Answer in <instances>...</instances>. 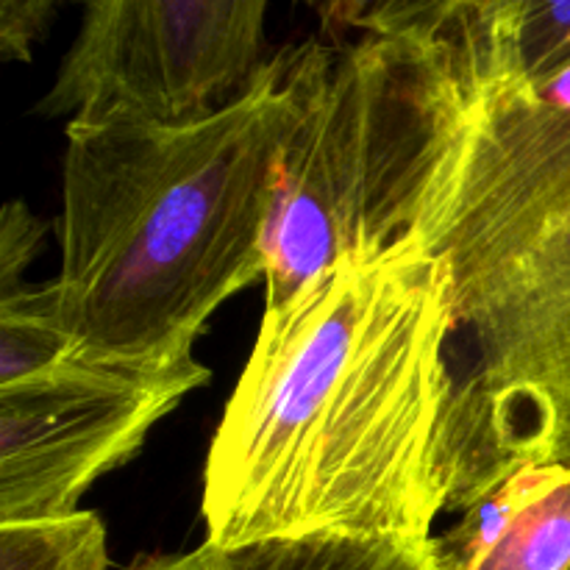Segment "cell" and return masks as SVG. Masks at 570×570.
Here are the masks:
<instances>
[{"mask_svg": "<svg viewBox=\"0 0 570 570\" xmlns=\"http://www.w3.org/2000/svg\"><path fill=\"white\" fill-rule=\"evenodd\" d=\"M454 340V271L421 234L265 309L206 456V543L432 540L456 490Z\"/></svg>", "mask_w": 570, "mask_h": 570, "instance_id": "obj_1", "label": "cell"}, {"mask_svg": "<svg viewBox=\"0 0 570 570\" xmlns=\"http://www.w3.org/2000/svg\"><path fill=\"white\" fill-rule=\"evenodd\" d=\"M293 115L276 56L237 100L195 122L67 126L50 289L76 356L181 365L209 317L265 282V228Z\"/></svg>", "mask_w": 570, "mask_h": 570, "instance_id": "obj_2", "label": "cell"}, {"mask_svg": "<svg viewBox=\"0 0 570 570\" xmlns=\"http://www.w3.org/2000/svg\"><path fill=\"white\" fill-rule=\"evenodd\" d=\"M412 234L454 271V512L570 462V111L515 61L473 87Z\"/></svg>", "mask_w": 570, "mask_h": 570, "instance_id": "obj_3", "label": "cell"}, {"mask_svg": "<svg viewBox=\"0 0 570 570\" xmlns=\"http://www.w3.org/2000/svg\"><path fill=\"white\" fill-rule=\"evenodd\" d=\"M340 9L360 39L278 53L295 115L265 228V309L343 256L412 234L471 111L482 0Z\"/></svg>", "mask_w": 570, "mask_h": 570, "instance_id": "obj_4", "label": "cell"}, {"mask_svg": "<svg viewBox=\"0 0 570 570\" xmlns=\"http://www.w3.org/2000/svg\"><path fill=\"white\" fill-rule=\"evenodd\" d=\"M262 0H98L37 115L67 126H184L237 100L265 61Z\"/></svg>", "mask_w": 570, "mask_h": 570, "instance_id": "obj_5", "label": "cell"}, {"mask_svg": "<svg viewBox=\"0 0 570 570\" xmlns=\"http://www.w3.org/2000/svg\"><path fill=\"white\" fill-rule=\"evenodd\" d=\"M209 379L198 360L128 367L72 356L0 390V523L78 512V501Z\"/></svg>", "mask_w": 570, "mask_h": 570, "instance_id": "obj_6", "label": "cell"}, {"mask_svg": "<svg viewBox=\"0 0 570 570\" xmlns=\"http://www.w3.org/2000/svg\"><path fill=\"white\" fill-rule=\"evenodd\" d=\"M434 546L440 570H570V462L521 465Z\"/></svg>", "mask_w": 570, "mask_h": 570, "instance_id": "obj_7", "label": "cell"}, {"mask_svg": "<svg viewBox=\"0 0 570 570\" xmlns=\"http://www.w3.org/2000/svg\"><path fill=\"white\" fill-rule=\"evenodd\" d=\"M226 570H440L432 540L301 538L223 551Z\"/></svg>", "mask_w": 570, "mask_h": 570, "instance_id": "obj_8", "label": "cell"}, {"mask_svg": "<svg viewBox=\"0 0 570 570\" xmlns=\"http://www.w3.org/2000/svg\"><path fill=\"white\" fill-rule=\"evenodd\" d=\"M76 356L48 284L0 295V390L20 387Z\"/></svg>", "mask_w": 570, "mask_h": 570, "instance_id": "obj_9", "label": "cell"}, {"mask_svg": "<svg viewBox=\"0 0 570 570\" xmlns=\"http://www.w3.org/2000/svg\"><path fill=\"white\" fill-rule=\"evenodd\" d=\"M109 534L95 512L0 523V570H109Z\"/></svg>", "mask_w": 570, "mask_h": 570, "instance_id": "obj_10", "label": "cell"}, {"mask_svg": "<svg viewBox=\"0 0 570 570\" xmlns=\"http://www.w3.org/2000/svg\"><path fill=\"white\" fill-rule=\"evenodd\" d=\"M515 59L529 81H543L568 70L570 3L515 0Z\"/></svg>", "mask_w": 570, "mask_h": 570, "instance_id": "obj_11", "label": "cell"}, {"mask_svg": "<svg viewBox=\"0 0 570 570\" xmlns=\"http://www.w3.org/2000/svg\"><path fill=\"white\" fill-rule=\"evenodd\" d=\"M48 223L39 220L26 200H9L0 215V295L22 287L26 267L42 248Z\"/></svg>", "mask_w": 570, "mask_h": 570, "instance_id": "obj_12", "label": "cell"}, {"mask_svg": "<svg viewBox=\"0 0 570 570\" xmlns=\"http://www.w3.org/2000/svg\"><path fill=\"white\" fill-rule=\"evenodd\" d=\"M59 6L50 0H0V59L28 61L33 42L50 26Z\"/></svg>", "mask_w": 570, "mask_h": 570, "instance_id": "obj_13", "label": "cell"}, {"mask_svg": "<svg viewBox=\"0 0 570 570\" xmlns=\"http://www.w3.org/2000/svg\"><path fill=\"white\" fill-rule=\"evenodd\" d=\"M131 570H226V557H223L220 549L204 543L200 549L187 551V554L159 557V560H148Z\"/></svg>", "mask_w": 570, "mask_h": 570, "instance_id": "obj_14", "label": "cell"}]
</instances>
